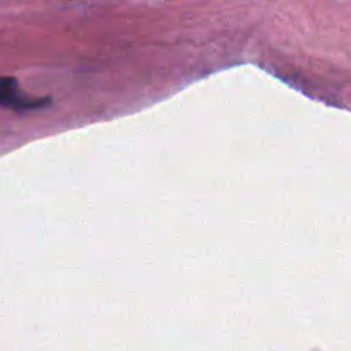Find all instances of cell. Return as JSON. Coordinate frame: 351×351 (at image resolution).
<instances>
[{
  "mask_svg": "<svg viewBox=\"0 0 351 351\" xmlns=\"http://www.w3.org/2000/svg\"><path fill=\"white\" fill-rule=\"evenodd\" d=\"M48 103V99L31 98L21 91L14 77H0V106L10 110H36Z\"/></svg>",
  "mask_w": 351,
  "mask_h": 351,
  "instance_id": "1",
  "label": "cell"
}]
</instances>
